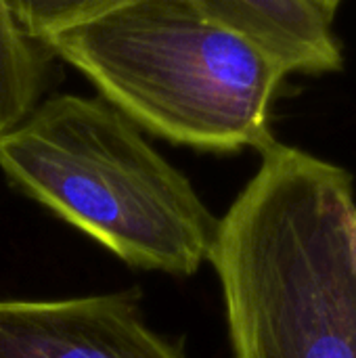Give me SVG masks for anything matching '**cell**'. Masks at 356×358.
I'll return each instance as SVG.
<instances>
[{
    "label": "cell",
    "instance_id": "cell-9",
    "mask_svg": "<svg viewBox=\"0 0 356 358\" xmlns=\"http://www.w3.org/2000/svg\"><path fill=\"white\" fill-rule=\"evenodd\" d=\"M350 250H353V258H355L356 264V208L350 216Z\"/></svg>",
    "mask_w": 356,
    "mask_h": 358
},
{
    "label": "cell",
    "instance_id": "cell-1",
    "mask_svg": "<svg viewBox=\"0 0 356 358\" xmlns=\"http://www.w3.org/2000/svg\"><path fill=\"white\" fill-rule=\"evenodd\" d=\"M260 157L208 260L233 358H356L353 176L279 141Z\"/></svg>",
    "mask_w": 356,
    "mask_h": 358
},
{
    "label": "cell",
    "instance_id": "cell-8",
    "mask_svg": "<svg viewBox=\"0 0 356 358\" xmlns=\"http://www.w3.org/2000/svg\"><path fill=\"white\" fill-rule=\"evenodd\" d=\"M313 2H315L329 19H334V15L340 10V6H342L346 0H313Z\"/></svg>",
    "mask_w": 356,
    "mask_h": 358
},
{
    "label": "cell",
    "instance_id": "cell-6",
    "mask_svg": "<svg viewBox=\"0 0 356 358\" xmlns=\"http://www.w3.org/2000/svg\"><path fill=\"white\" fill-rule=\"evenodd\" d=\"M25 40L0 0V136L25 120L46 86V57Z\"/></svg>",
    "mask_w": 356,
    "mask_h": 358
},
{
    "label": "cell",
    "instance_id": "cell-3",
    "mask_svg": "<svg viewBox=\"0 0 356 358\" xmlns=\"http://www.w3.org/2000/svg\"><path fill=\"white\" fill-rule=\"evenodd\" d=\"M0 170L134 268L191 277L210 260L218 218L103 99L57 94L38 103L0 136Z\"/></svg>",
    "mask_w": 356,
    "mask_h": 358
},
{
    "label": "cell",
    "instance_id": "cell-2",
    "mask_svg": "<svg viewBox=\"0 0 356 358\" xmlns=\"http://www.w3.org/2000/svg\"><path fill=\"white\" fill-rule=\"evenodd\" d=\"M138 128L210 153H262L285 67L185 0H130L46 42Z\"/></svg>",
    "mask_w": 356,
    "mask_h": 358
},
{
    "label": "cell",
    "instance_id": "cell-7",
    "mask_svg": "<svg viewBox=\"0 0 356 358\" xmlns=\"http://www.w3.org/2000/svg\"><path fill=\"white\" fill-rule=\"evenodd\" d=\"M130 0H2L19 34L38 44Z\"/></svg>",
    "mask_w": 356,
    "mask_h": 358
},
{
    "label": "cell",
    "instance_id": "cell-4",
    "mask_svg": "<svg viewBox=\"0 0 356 358\" xmlns=\"http://www.w3.org/2000/svg\"><path fill=\"white\" fill-rule=\"evenodd\" d=\"M138 289L0 300V358H187L143 319Z\"/></svg>",
    "mask_w": 356,
    "mask_h": 358
},
{
    "label": "cell",
    "instance_id": "cell-5",
    "mask_svg": "<svg viewBox=\"0 0 356 358\" xmlns=\"http://www.w3.org/2000/svg\"><path fill=\"white\" fill-rule=\"evenodd\" d=\"M269 50L287 73L325 76L344 69L332 21L313 0H185Z\"/></svg>",
    "mask_w": 356,
    "mask_h": 358
}]
</instances>
